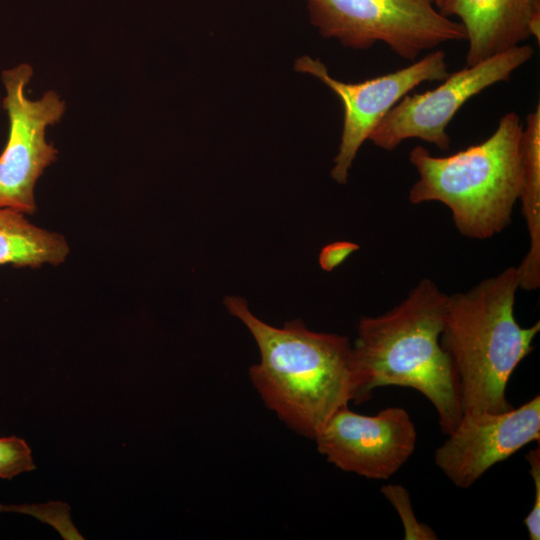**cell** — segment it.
<instances>
[{
	"mask_svg": "<svg viewBox=\"0 0 540 540\" xmlns=\"http://www.w3.org/2000/svg\"><path fill=\"white\" fill-rule=\"evenodd\" d=\"M225 307L249 330L259 363L249 375L265 405L295 432L314 439L343 406L358 404V379L348 338L309 330L300 320L274 327L251 313L247 301L228 296Z\"/></svg>",
	"mask_w": 540,
	"mask_h": 540,
	"instance_id": "obj_1",
	"label": "cell"
},
{
	"mask_svg": "<svg viewBox=\"0 0 540 540\" xmlns=\"http://www.w3.org/2000/svg\"><path fill=\"white\" fill-rule=\"evenodd\" d=\"M447 299L423 278L393 309L359 320L352 344L358 403L378 387L412 388L433 404L442 433L455 429L463 415L458 380L440 342Z\"/></svg>",
	"mask_w": 540,
	"mask_h": 540,
	"instance_id": "obj_2",
	"label": "cell"
},
{
	"mask_svg": "<svg viewBox=\"0 0 540 540\" xmlns=\"http://www.w3.org/2000/svg\"><path fill=\"white\" fill-rule=\"evenodd\" d=\"M518 289L512 266L466 292L448 295L440 342L457 376L463 414L513 407L506 396L509 379L533 351L540 331L539 320L530 327L516 321Z\"/></svg>",
	"mask_w": 540,
	"mask_h": 540,
	"instance_id": "obj_3",
	"label": "cell"
},
{
	"mask_svg": "<svg viewBox=\"0 0 540 540\" xmlns=\"http://www.w3.org/2000/svg\"><path fill=\"white\" fill-rule=\"evenodd\" d=\"M523 122L516 112L503 115L483 142L436 157L415 146L409 161L419 179L409 191L412 204L437 201L450 209L458 232L484 240L512 221L520 189V141Z\"/></svg>",
	"mask_w": 540,
	"mask_h": 540,
	"instance_id": "obj_4",
	"label": "cell"
},
{
	"mask_svg": "<svg viewBox=\"0 0 540 540\" xmlns=\"http://www.w3.org/2000/svg\"><path fill=\"white\" fill-rule=\"evenodd\" d=\"M308 10L324 37L356 49L383 42L406 60L466 40L462 24L443 15L433 0H308Z\"/></svg>",
	"mask_w": 540,
	"mask_h": 540,
	"instance_id": "obj_5",
	"label": "cell"
},
{
	"mask_svg": "<svg viewBox=\"0 0 540 540\" xmlns=\"http://www.w3.org/2000/svg\"><path fill=\"white\" fill-rule=\"evenodd\" d=\"M533 54L532 46L520 44L449 73L432 90L405 95L382 118L369 140L387 151L411 138L448 150L451 139L447 127L459 109L484 89L509 80L512 73L528 62Z\"/></svg>",
	"mask_w": 540,
	"mask_h": 540,
	"instance_id": "obj_6",
	"label": "cell"
},
{
	"mask_svg": "<svg viewBox=\"0 0 540 540\" xmlns=\"http://www.w3.org/2000/svg\"><path fill=\"white\" fill-rule=\"evenodd\" d=\"M32 75L33 69L26 63L2 73L9 134L0 154V207L23 214L35 212L36 182L57 157V149L46 140V128L58 122L65 111V102L54 91L38 100L26 97L25 87Z\"/></svg>",
	"mask_w": 540,
	"mask_h": 540,
	"instance_id": "obj_7",
	"label": "cell"
},
{
	"mask_svg": "<svg viewBox=\"0 0 540 540\" xmlns=\"http://www.w3.org/2000/svg\"><path fill=\"white\" fill-rule=\"evenodd\" d=\"M445 57L442 50L432 51L407 67L359 83H345L332 78L321 61L309 56L296 61V70L320 79L343 104L341 141L331 169V176L336 182L346 183L360 147L401 98L423 82L442 81L447 77Z\"/></svg>",
	"mask_w": 540,
	"mask_h": 540,
	"instance_id": "obj_8",
	"label": "cell"
},
{
	"mask_svg": "<svg viewBox=\"0 0 540 540\" xmlns=\"http://www.w3.org/2000/svg\"><path fill=\"white\" fill-rule=\"evenodd\" d=\"M319 453L337 468L373 480H387L415 450L417 432L409 413L388 407L375 415L339 408L317 432Z\"/></svg>",
	"mask_w": 540,
	"mask_h": 540,
	"instance_id": "obj_9",
	"label": "cell"
},
{
	"mask_svg": "<svg viewBox=\"0 0 540 540\" xmlns=\"http://www.w3.org/2000/svg\"><path fill=\"white\" fill-rule=\"evenodd\" d=\"M540 440V397L503 412L463 414L434 455L435 464L457 487L473 485L495 464Z\"/></svg>",
	"mask_w": 540,
	"mask_h": 540,
	"instance_id": "obj_10",
	"label": "cell"
},
{
	"mask_svg": "<svg viewBox=\"0 0 540 540\" xmlns=\"http://www.w3.org/2000/svg\"><path fill=\"white\" fill-rule=\"evenodd\" d=\"M438 9L462 24L468 41L467 66L530 37L540 41V0H444Z\"/></svg>",
	"mask_w": 540,
	"mask_h": 540,
	"instance_id": "obj_11",
	"label": "cell"
},
{
	"mask_svg": "<svg viewBox=\"0 0 540 540\" xmlns=\"http://www.w3.org/2000/svg\"><path fill=\"white\" fill-rule=\"evenodd\" d=\"M521 202L529 248L517 267L519 289L540 287V105L526 116L520 141Z\"/></svg>",
	"mask_w": 540,
	"mask_h": 540,
	"instance_id": "obj_12",
	"label": "cell"
},
{
	"mask_svg": "<svg viewBox=\"0 0 540 540\" xmlns=\"http://www.w3.org/2000/svg\"><path fill=\"white\" fill-rule=\"evenodd\" d=\"M25 214L0 207V266L58 265L69 254L66 239L30 223Z\"/></svg>",
	"mask_w": 540,
	"mask_h": 540,
	"instance_id": "obj_13",
	"label": "cell"
},
{
	"mask_svg": "<svg viewBox=\"0 0 540 540\" xmlns=\"http://www.w3.org/2000/svg\"><path fill=\"white\" fill-rule=\"evenodd\" d=\"M381 492L399 514L404 527L405 540L438 539L431 527L417 520L411 505L410 495L403 486L387 484L381 487Z\"/></svg>",
	"mask_w": 540,
	"mask_h": 540,
	"instance_id": "obj_14",
	"label": "cell"
},
{
	"mask_svg": "<svg viewBox=\"0 0 540 540\" xmlns=\"http://www.w3.org/2000/svg\"><path fill=\"white\" fill-rule=\"evenodd\" d=\"M34 469L31 450L25 440L16 436L0 437V478L12 479Z\"/></svg>",
	"mask_w": 540,
	"mask_h": 540,
	"instance_id": "obj_15",
	"label": "cell"
},
{
	"mask_svg": "<svg viewBox=\"0 0 540 540\" xmlns=\"http://www.w3.org/2000/svg\"><path fill=\"white\" fill-rule=\"evenodd\" d=\"M529 464V473L534 483V501L533 506L527 516L524 518L528 536L530 540L540 539V447L531 449L526 455Z\"/></svg>",
	"mask_w": 540,
	"mask_h": 540,
	"instance_id": "obj_16",
	"label": "cell"
},
{
	"mask_svg": "<svg viewBox=\"0 0 540 540\" xmlns=\"http://www.w3.org/2000/svg\"><path fill=\"white\" fill-rule=\"evenodd\" d=\"M359 246L352 242L339 241L326 245L320 252L319 264L325 271H332L342 264Z\"/></svg>",
	"mask_w": 540,
	"mask_h": 540,
	"instance_id": "obj_17",
	"label": "cell"
},
{
	"mask_svg": "<svg viewBox=\"0 0 540 540\" xmlns=\"http://www.w3.org/2000/svg\"><path fill=\"white\" fill-rule=\"evenodd\" d=\"M444 0H433L434 5L439 8Z\"/></svg>",
	"mask_w": 540,
	"mask_h": 540,
	"instance_id": "obj_18",
	"label": "cell"
}]
</instances>
